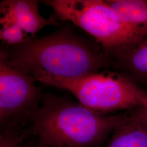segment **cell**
Instances as JSON below:
<instances>
[{"instance_id": "cell-1", "label": "cell", "mask_w": 147, "mask_h": 147, "mask_svg": "<svg viewBox=\"0 0 147 147\" xmlns=\"http://www.w3.org/2000/svg\"><path fill=\"white\" fill-rule=\"evenodd\" d=\"M8 45L1 51L0 59L35 81L77 78L110 65L105 51L68 30Z\"/></svg>"}, {"instance_id": "cell-2", "label": "cell", "mask_w": 147, "mask_h": 147, "mask_svg": "<svg viewBox=\"0 0 147 147\" xmlns=\"http://www.w3.org/2000/svg\"><path fill=\"white\" fill-rule=\"evenodd\" d=\"M30 116L27 136L48 147H93L130 121L131 115H109L53 96H45Z\"/></svg>"}, {"instance_id": "cell-3", "label": "cell", "mask_w": 147, "mask_h": 147, "mask_svg": "<svg viewBox=\"0 0 147 147\" xmlns=\"http://www.w3.org/2000/svg\"><path fill=\"white\" fill-rule=\"evenodd\" d=\"M39 82L68 90L80 104L101 113L147 104V93L119 74L96 71L74 78H45Z\"/></svg>"}, {"instance_id": "cell-4", "label": "cell", "mask_w": 147, "mask_h": 147, "mask_svg": "<svg viewBox=\"0 0 147 147\" xmlns=\"http://www.w3.org/2000/svg\"><path fill=\"white\" fill-rule=\"evenodd\" d=\"M42 3L51 7L58 19L72 22L94 37L106 52L147 33V30L123 21L105 1L49 0Z\"/></svg>"}, {"instance_id": "cell-5", "label": "cell", "mask_w": 147, "mask_h": 147, "mask_svg": "<svg viewBox=\"0 0 147 147\" xmlns=\"http://www.w3.org/2000/svg\"><path fill=\"white\" fill-rule=\"evenodd\" d=\"M31 77L0 59V122L2 133L20 131L42 101Z\"/></svg>"}, {"instance_id": "cell-6", "label": "cell", "mask_w": 147, "mask_h": 147, "mask_svg": "<svg viewBox=\"0 0 147 147\" xmlns=\"http://www.w3.org/2000/svg\"><path fill=\"white\" fill-rule=\"evenodd\" d=\"M106 53L110 65L122 71L123 74L121 75L137 87H147V33L136 41Z\"/></svg>"}, {"instance_id": "cell-7", "label": "cell", "mask_w": 147, "mask_h": 147, "mask_svg": "<svg viewBox=\"0 0 147 147\" xmlns=\"http://www.w3.org/2000/svg\"><path fill=\"white\" fill-rule=\"evenodd\" d=\"M0 11V22L15 23L32 37H34V35L44 27L57 25L53 17L45 18L40 14L37 1H2Z\"/></svg>"}, {"instance_id": "cell-8", "label": "cell", "mask_w": 147, "mask_h": 147, "mask_svg": "<svg viewBox=\"0 0 147 147\" xmlns=\"http://www.w3.org/2000/svg\"><path fill=\"white\" fill-rule=\"evenodd\" d=\"M113 133L106 147H147V129L132 117Z\"/></svg>"}, {"instance_id": "cell-9", "label": "cell", "mask_w": 147, "mask_h": 147, "mask_svg": "<svg viewBox=\"0 0 147 147\" xmlns=\"http://www.w3.org/2000/svg\"><path fill=\"white\" fill-rule=\"evenodd\" d=\"M121 19L134 26L147 30V0H105Z\"/></svg>"}, {"instance_id": "cell-10", "label": "cell", "mask_w": 147, "mask_h": 147, "mask_svg": "<svg viewBox=\"0 0 147 147\" xmlns=\"http://www.w3.org/2000/svg\"><path fill=\"white\" fill-rule=\"evenodd\" d=\"M0 23L2 26L0 30V38L8 45L20 44L33 38L15 23L10 22Z\"/></svg>"}, {"instance_id": "cell-11", "label": "cell", "mask_w": 147, "mask_h": 147, "mask_svg": "<svg viewBox=\"0 0 147 147\" xmlns=\"http://www.w3.org/2000/svg\"><path fill=\"white\" fill-rule=\"evenodd\" d=\"M131 115L134 119L147 129V104L138 107L136 112L134 115Z\"/></svg>"}, {"instance_id": "cell-12", "label": "cell", "mask_w": 147, "mask_h": 147, "mask_svg": "<svg viewBox=\"0 0 147 147\" xmlns=\"http://www.w3.org/2000/svg\"><path fill=\"white\" fill-rule=\"evenodd\" d=\"M22 142L21 144L18 147H48L41 143L39 141L37 143H24V142Z\"/></svg>"}]
</instances>
